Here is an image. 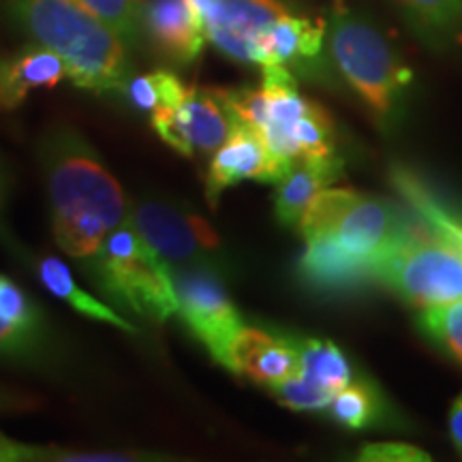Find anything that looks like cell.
<instances>
[{
	"mask_svg": "<svg viewBox=\"0 0 462 462\" xmlns=\"http://www.w3.org/2000/svg\"><path fill=\"white\" fill-rule=\"evenodd\" d=\"M306 251L300 276L319 291H349L377 281L379 268L415 234L388 199L354 189H323L298 223Z\"/></svg>",
	"mask_w": 462,
	"mask_h": 462,
	"instance_id": "1",
	"label": "cell"
},
{
	"mask_svg": "<svg viewBox=\"0 0 462 462\" xmlns=\"http://www.w3.org/2000/svg\"><path fill=\"white\" fill-rule=\"evenodd\" d=\"M37 154L56 245L71 259L88 262L107 236L131 218L125 190L73 126L45 131Z\"/></svg>",
	"mask_w": 462,
	"mask_h": 462,
	"instance_id": "2",
	"label": "cell"
},
{
	"mask_svg": "<svg viewBox=\"0 0 462 462\" xmlns=\"http://www.w3.org/2000/svg\"><path fill=\"white\" fill-rule=\"evenodd\" d=\"M14 24L65 60L67 79L95 95H123L129 45L78 0H3Z\"/></svg>",
	"mask_w": 462,
	"mask_h": 462,
	"instance_id": "3",
	"label": "cell"
},
{
	"mask_svg": "<svg viewBox=\"0 0 462 462\" xmlns=\"http://www.w3.org/2000/svg\"><path fill=\"white\" fill-rule=\"evenodd\" d=\"M328 56L374 123L383 129L394 125L411 88V71L371 17L334 7L328 20Z\"/></svg>",
	"mask_w": 462,
	"mask_h": 462,
	"instance_id": "4",
	"label": "cell"
},
{
	"mask_svg": "<svg viewBox=\"0 0 462 462\" xmlns=\"http://www.w3.org/2000/svg\"><path fill=\"white\" fill-rule=\"evenodd\" d=\"M84 270L106 296L137 317L165 323L178 315L171 274L131 223L116 227Z\"/></svg>",
	"mask_w": 462,
	"mask_h": 462,
	"instance_id": "5",
	"label": "cell"
},
{
	"mask_svg": "<svg viewBox=\"0 0 462 462\" xmlns=\"http://www.w3.org/2000/svg\"><path fill=\"white\" fill-rule=\"evenodd\" d=\"M131 223L167 268H210L227 274L229 263L217 229L184 204L143 198L131 206Z\"/></svg>",
	"mask_w": 462,
	"mask_h": 462,
	"instance_id": "6",
	"label": "cell"
},
{
	"mask_svg": "<svg viewBox=\"0 0 462 462\" xmlns=\"http://www.w3.org/2000/svg\"><path fill=\"white\" fill-rule=\"evenodd\" d=\"M377 281L404 302L429 309L462 300V248L415 234L379 268Z\"/></svg>",
	"mask_w": 462,
	"mask_h": 462,
	"instance_id": "7",
	"label": "cell"
},
{
	"mask_svg": "<svg viewBox=\"0 0 462 462\" xmlns=\"http://www.w3.org/2000/svg\"><path fill=\"white\" fill-rule=\"evenodd\" d=\"M170 274L178 298V317L212 360L225 366L229 346L246 323L229 298L223 274L195 265L170 268Z\"/></svg>",
	"mask_w": 462,
	"mask_h": 462,
	"instance_id": "8",
	"label": "cell"
},
{
	"mask_svg": "<svg viewBox=\"0 0 462 462\" xmlns=\"http://www.w3.org/2000/svg\"><path fill=\"white\" fill-rule=\"evenodd\" d=\"M150 125L167 146L184 157H195L221 148L238 120L225 103L221 88L189 86L176 106L150 114Z\"/></svg>",
	"mask_w": 462,
	"mask_h": 462,
	"instance_id": "9",
	"label": "cell"
},
{
	"mask_svg": "<svg viewBox=\"0 0 462 462\" xmlns=\"http://www.w3.org/2000/svg\"><path fill=\"white\" fill-rule=\"evenodd\" d=\"M204 22L206 39L223 56L255 65L263 32L282 15L300 9L291 0H190Z\"/></svg>",
	"mask_w": 462,
	"mask_h": 462,
	"instance_id": "10",
	"label": "cell"
},
{
	"mask_svg": "<svg viewBox=\"0 0 462 462\" xmlns=\"http://www.w3.org/2000/svg\"><path fill=\"white\" fill-rule=\"evenodd\" d=\"M54 357V334L42 306L0 274V364L43 368Z\"/></svg>",
	"mask_w": 462,
	"mask_h": 462,
	"instance_id": "11",
	"label": "cell"
},
{
	"mask_svg": "<svg viewBox=\"0 0 462 462\" xmlns=\"http://www.w3.org/2000/svg\"><path fill=\"white\" fill-rule=\"evenodd\" d=\"M351 377L349 360L332 340L300 338V373L270 390L293 411H319L330 407Z\"/></svg>",
	"mask_w": 462,
	"mask_h": 462,
	"instance_id": "12",
	"label": "cell"
},
{
	"mask_svg": "<svg viewBox=\"0 0 462 462\" xmlns=\"http://www.w3.org/2000/svg\"><path fill=\"white\" fill-rule=\"evenodd\" d=\"M291 165L276 157L263 137L245 123L234 126L223 146L212 152L206 173V201L217 208L225 190L245 180L279 182Z\"/></svg>",
	"mask_w": 462,
	"mask_h": 462,
	"instance_id": "13",
	"label": "cell"
},
{
	"mask_svg": "<svg viewBox=\"0 0 462 462\" xmlns=\"http://www.w3.org/2000/svg\"><path fill=\"white\" fill-rule=\"evenodd\" d=\"M142 37L154 54L178 67L198 60L208 42L190 0H143Z\"/></svg>",
	"mask_w": 462,
	"mask_h": 462,
	"instance_id": "14",
	"label": "cell"
},
{
	"mask_svg": "<svg viewBox=\"0 0 462 462\" xmlns=\"http://www.w3.org/2000/svg\"><path fill=\"white\" fill-rule=\"evenodd\" d=\"M223 368L253 383L274 388L300 373V338L245 326L236 334Z\"/></svg>",
	"mask_w": 462,
	"mask_h": 462,
	"instance_id": "15",
	"label": "cell"
},
{
	"mask_svg": "<svg viewBox=\"0 0 462 462\" xmlns=\"http://www.w3.org/2000/svg\"><path fill=\"white\" fill-rule=\"evenodd\" d=\"M62 79H67L65 60L43 45L31 42L0 56V114L15 112L31 92L56 88Z\"/></svg>",
	"mask_w": 462,
	"mask_h": 462,
	"instance_id": "16",
	"label": "cell"
},
{
	"mask_svg": "<svg viewBox=\"0 0 462 462\" xmlns=\"http://www.w3.org/2000/svg\"><path fill=\"white\" fill-rule=\"evenodd\" d=\"M343 173V159L330 157H300L291 163L285 176L276 182L274 215L285 227H298L306 208L310 206L323 189L334 184Z\"/></svg>",
	"mask_w": 462,
	"mask_h": 462,
	"instance_id": "17",
	"label": "cell"
},
{
	"mask_svg": "<svg viewBox=\"0 0 462 462\" xmlns=\"http://www.w3.org/2000/svg\"><path fill=\"white\" fill-rule=\"evenodd\" d=\"M392 184L426 225L429 234L462 248V208L458 204L437 193L424 178L407 167L396 165L392 170Z\"/></svg>",
	"mask_w": 462,
	"mask_h": 462,
	"instance_id": "18",
	"label": "cell"
},
{
	"mask_svg": "<svg viewBox=\"0 0 462 462\" xmlns=\"http://www.w3.org/2000/svg\"><path fill=\"white\" fill-rule=\"evenodd\" d=\"M402 24L432 51H446L462 37V0H390Z\"/></svg>",
	"mask_w": 462,
	"mask_h": 462,
	"instance_id": "19",
	"label": "cell"
},
{
	"mask_svg": "<svg viewBox=\"0 0 462 462\" xmlns=\"http://www.w3.org/2000/svg\"><path fill=\"white\" fill-rule=\"evenodd\" d=\"M34 273H37L39 281L50 289V293H54L56 298L65 300L71 309L82 313L88 319L109 323V326L118 328V330L135 334L137 328L125 319L123 315H118L112 306H107L101 300H97L92 293L86 291L84 287L78 285V281L73 279L71 270L65 262H60L58 257L45 255L32 263Z\"/></svg>",
	"mask_w": 462,
	"mask_h": 462,
	"instance_id": "20",
	"label": "cell"
},
{
	"mask_svg": "<svg viewBox=\"0 0 462 462\" xmlns=\"http://www.w3.org/2000/svg\"><path fill=\"white\" fill-rule=\"evenodd\" d=\"M383 398L374 385L366 381H354L345 385L330 402V415L334 421L351 430L371 429L383 418Z\"/></svg>",
	"mask_w": 462,
	"mask_h": 462,
	"instance_id": "21",
	"label": "cell"
},
{
	"mask_svg": "<svg viewBox=\"0 0 462 462\" xmlns=\"http://www.w3.org/2000/svg\"><path fill=\"white\" fill-rule=\"evenodd\" d=\"M187 88L189 86H184L176 73L159 69V71L135 75V78L131 75L123 95L135 109L154 114L176 106L184 97Z\"/></svg>",
	"mask_w": 462,
	"mask_h": 462,
	"instance_id": "22",
	"label": "cell"
},
{
	"mask_svg": "<svg viewBox=\"0 0 462 462\" xmlns=\"http://www.w3.org/2000/svg\"><path fill=\"white\" fill-rule=\"evenodd\" d=\"M418 326L443 354L462 364V300L460 302L420 309Z\"/></svg>",
	"mask_w": 462,
	"mask_h": 462,
	"instance_id": "23",
	"label": "cell"
},
{
	"mask_svg": "<svg viewBox=\"0 0 462 462\" xmlns=\"http://www.w3.org/2000/svg\"><path fill=\"white\" fill-rule=\"evenodd\" d=\"M78 3L118 32L126 45L135 48L142 42L143 0H78Z\"/></svg>",
	"mask_w": 462,
	"mask_h": 462,
	"instance_id": "24",
	"label": "cell"
},
{
	"mask_svg": "<svg viewBox=\"0 0 462 462\" xmlns=\"http://www.w3.org/2000/svg\"><path fill=\"white\" fill-rule=\"evenodd\" d=\"M357 458L364 462H429L430 456L409 443H368Z\"/></svg>",
	"mask_w": 462,
	"mask_h": 462,
	"instance_id": "25",
	"label": "cell"
},
{
	"mask_svg": "<svg viewBox=\"0 0 462 462\" xmlns=\"http://www.w3.org/2000/svg\"><path fill=\"white\" fill-rule=\"evenodd\" d=\"M58 449L39 448L31 443L15 441L0 430V462H43L54 460Z\"/></svg>",
	"mask_w": 462,
	"mask_h": 462,
	"instance_id": "26",
	"label": "cell"
},
{
	"mask_svg": "<svg viewBox=\"0 0 462 462\" xmlns=\"http://www.w3.org/2000/svg\"><path fill=\"white\" fill-rule=\"evenodd\" d=\"M34 404H37V401H34L32 396H28V394H24V392L0 383V413L28 411V409H32Z\"/></svg>",
	"mask_w": 462,
	"mask_h": 462,
	"instance_id": "27",
	"label": "cell"
},
{
	"mask_svg": "<svg viewBox=\"0 0 462 462\" xmlns=\"http://www.w3.org/2000/svg\"><path fill=\"white\" fill-rule=\"evenodd\" d=\"M5 204H7V180H5L3 170H0V242L7 248L9 253H14L15 257L22 255V246L17 245L14 234L9 231L7 215H5Z\"/></svg>",
	"mask_w": 462,
	"mask_h": 462,
	"instance_id": "28",
	"label": "cell"
},
{
	"mask_svg": "<svg viewBox=\"0 0 462 462\" xmlns=\"http://www.w3.org/2000/svg\"><path fill=\"white\" fill-rule=\"evenodd\" d=\"M449 435H452L456 449L462 454V394L456 398L449 409Z\"/></svg>",
	"mask_w": 462,
	"mask_h": 462,
	"instance_id": "29",
	"label": "cell"
}]
</instances>
